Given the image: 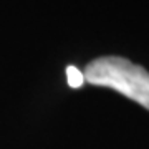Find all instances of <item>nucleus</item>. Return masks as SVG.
<instances>
[{
    "label": "nucleus",
    "instance_id": "obj_2",
    "mask_svg": "<svg viewBox=\"0 0 149 149\" xmlns=\"http://www.w3.org/2000/svg\"><path fill=\"white\" fill-rule=\"evenodd\" d=\"M66 78H68V85L71 88H80V86L85 85V74L76 66H68L66 68Z\"/></svg>",
    "mask_w": 149,
    "mask_h": 149
},
{
    "label": "nucleus",
    "instance_id": "obj_1",
    "mask_svg": "<svg viewBox=\"0 0 149 149\" xmlns=\"http://www.w3.org/2000/svg\"><path fill=\"white\" fill-rule=\"evenodd\" d=\"M85 81L106 86L149 109V71L121 56H101L83 71Z\"/></svg>",
    "mask_w": 149,
    "mask_h": 149
}]
</instances>
